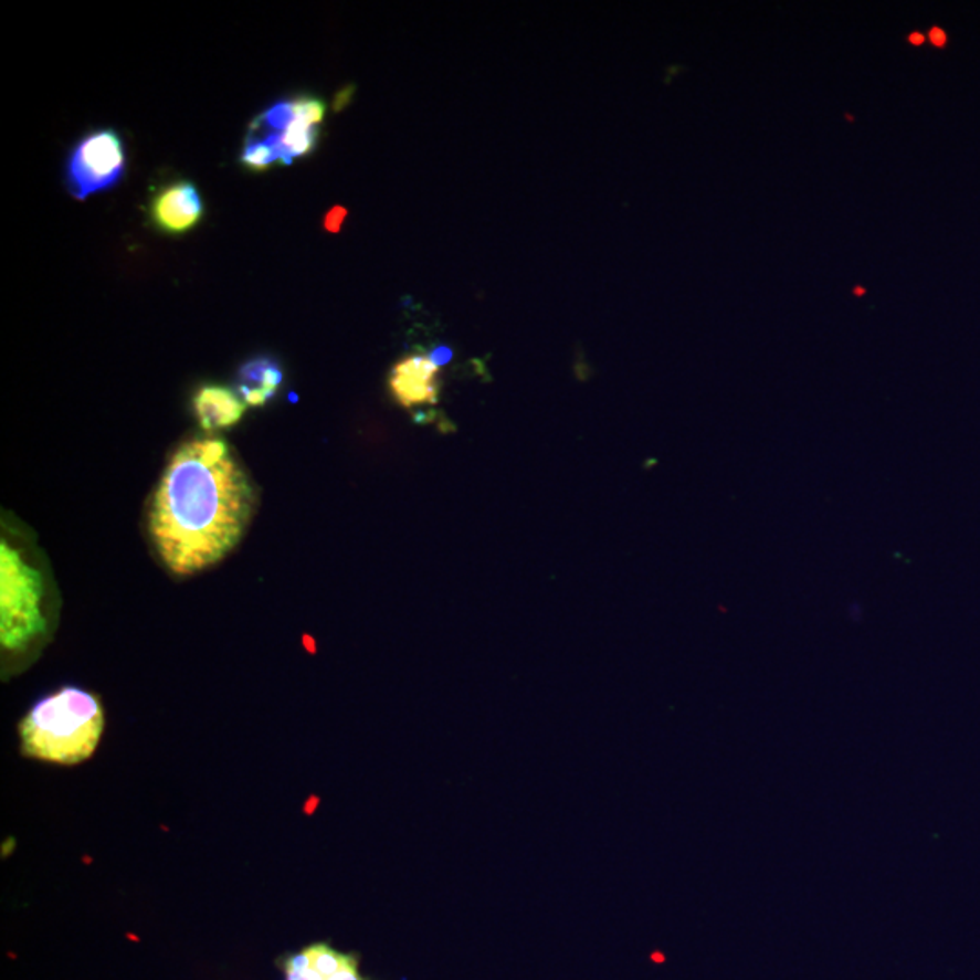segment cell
I'll return each instance as SVG.
<instances>
[{"instance_id":"2e32d148","label":"cell","mask_w":980,"mask_h":980,"mask_svg":"<svg viewBox=\"0 0 980 980\" xmlns=\"http://www.w3.org/2000/svg\"><path fill=\"white\" fill-rule=\"evenodd\" d=\"M854 293H855V295H863L864 289H861V287H857V289H854Z\"/></svg>"},{"instance_id":"277c9868","label":"cell","mask_w":980,"mask_h":980,"mask_svg":"<svg viewBox=\"0 0 980 980\" xmlns=\"http://www.w3.org/2000/svg\"><path fill=\"white\" fill-rule=\"evenodd\" d=\"M126 166L123 138L112 129L82 138L67 160V182L76 199L106 191L120 180Z\"/></svg>"},{"instance_id":"6da1fadb","label":"cell","mask_w":980,"mask_h":980,"mask_svg":"<svg viewBox=\"0 0 980 980\" xmlns=\"http://www.w3.org/2000/svg\"><path fill=\"white\" fill-rule=\"evenodd\" d=\"M254 487L222 438H194L171 454L149 503L158 558L191 576L224 559L253 518Z\"/></svg>"},{"instance_id":"7a4b0ae2","label":"cell","mask_w":980,"mask_h":980,"mask_svg":"<svg viewBox=\"0 0 980 980\" xmlns=\"http://www.w3.org/2000/svg\"><path fill=\"white\" fill-rule=\"evenodd\" d=\"M104 710L97 696L76 686L36 703L21 723L22 752L39 761L78 765L97 750Z\"/></svg>"},{"instance_id":"8fae6325","label":"cell","mask_w":980,"mask_h":980,"mask_svg":"<svg viewBox=\"0 0 980 980\" xmlns=\"http://www.w3.org/2000/svg\"><path fill=\"white\" fill-rule=\"evenodd\" d=\"M291 102H293L295 118L304 120V123L310 124V126H318L326 117V104L320 98L298 97Z\"/></svg>"},{"instance_id":"30bf717a","label":"cell","mask_w":980,"mask_h":980,"mask_svg":"<svg viewBox=\"0 0 980 980\" xmlns=\"http://www.w3.org/2000/svg\"><path fill=\"white\" fill-rule=\"evenodd\" d=\"M316 126L304 123L295 118L284 131L276 133L278 138L280 152H282V164L289 166L295 158L309 155L316 146Z\"/></svg>"},{"instance_id":"4fadbf2b","label":"cell","mask_w":980,"mask_h":980,"mask_svg":"<svg viewBox=\"0 0 980 980\" xmlns=\"http://www.w3.org/2000/svg\"><path fill=\"white\" fill-rule=\"evenodd\" d=\"M429 356H431L432 360L436 361L438 366H445V363L453 358V351H451L449 347L440 346Z\"/></svg>"},{"instance_id":"5b68a950","label":"cell","mask_w":980,"mask_h":980,"mask_svg":"<svg viewBox=\"0 0 980 980\" xmlns=\"http://www.w3.org/2000/svg\"><path fill=\"white\" fill-rule=\"evenodd\" d=\"M440 366L428 355L405 356L392 367L389 392L400 405H434L440 398Z\"/></svg>"},{"instance_id":"52a82bcc","label":"cell","mask_w":980,"mask_h":980,"mask_svg":"<svg viewBox=\"0 0 980 980\" xmlns=\"http://www.w3.org/2000/svg\"><path fill=\"white\" fill-rule=\"evenodd\" d=\"M193 407L200 428L208 432L234 428L245 412L244 400L224 386L200 387Z\"/></svg>"},{"instance_id":"5bb4252c","label":"cell","mask_w":980,"mask_h":980,"mask_svg":"<svg viewBox=\"0 0 980 980\" xmlns=\"http://www.w3.org/2000/svg\"><path fill=\"white\" fill-rule=\"evenodd\" d=\"M930 41L934 42L935 46H942L946 41L945 33H942V31L940 30H937V28H934L930 33Z\"/></svg>"},{"instance_id":"9a60e30c","label":"cell","mask_w":980,"mask_h":980,"mask_svg":"<svg viewBox=\"0 0 980 980\" xmlns=\"http://www.w3.org/2000/svg\"><path fill=\"white\" fill-rule=\"evenodd\" d=\"M908 41L911 42V44H915V46H919V44L925 42V36L920 35V33H911V35L908 36Z\"/></svg>"},{"instance_id":"ba28073f","label":"cell","mask_w":980,"mask_h":980,"mask_svg":"<svg viewBox=\"0 0 980 980\" xmlns=\"http://www.w3.org/2000/svg\"><path fill=\"white\" fill-rule=\"evenodd\" d=\"M284 381L278 361L270 356L245 361L239 371V394L245 405L264 407L273 400Z\"/></svg>"},{"instance_id":"9c48e42d","label":"cell","mask_w":980,"mask_h":980,"mask_svg":"<svg viewBox=\"0 0 980 980\" xmlns=\"http://www.w3.org/2000/svg\"><path fill=\"white\" fill-rule=\"evenodd\" d=\"M240 162L254 171L270 169L276 162L282 164V152H280L276 133H265L256 126H251L250 137L245 143Z\"/></svg>"},{"instance_id":"3957f363","label":"cell","mask_w":980,"mask_h":980,"mask_svg":"<svg viewBox=\"0 0 980 980\" xmlns=\"http://www.w3.org/2000/svg\"><path fill=\"white\" fill-rule=\"evenodd\" d=\"M44 581L21 550L2 538L0 547V640L4 651H22L46 630Z\"/></svg>"},{"instance_id":"7c38bea8","label":"cell","mask_w":980,"mask_h":980,"mask_svg":"<svg viewBox=\"0 0 980 980\" xmlns=\"http://www.w3.org/2000/svg\"><path fill=\"white\" fill-rule=\"evenodd\" d=\"M346 217L347 209L341 208V206H335V208L327 211L326 219H324V228H326V231H329V233H338L341 225H344Z\"/></svg>"},{"instance_id":"8992f818","label":"cell","mask_w":980,"mask_h":980,"mask_svg":"<svg viewBox=\"0 0 980 980\" xmlns=\"http://www.w3.org/2000/svg\"><path fill=\"white\" fill-rule=\"evenodd\" d=\"M203 203L191 182H175L164 188L151 203L152 222L169 234H182L199 224Z\"/></svg>"}]
</instances>
